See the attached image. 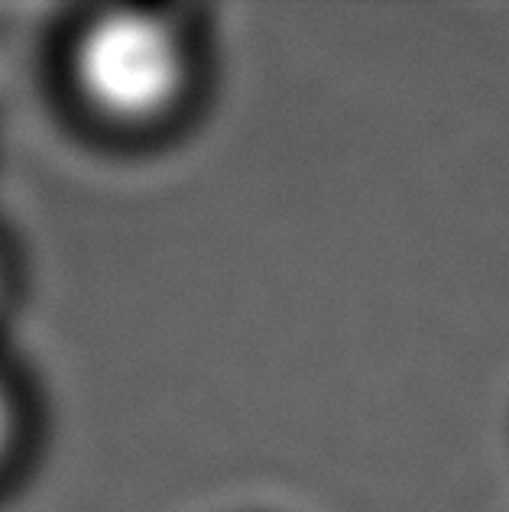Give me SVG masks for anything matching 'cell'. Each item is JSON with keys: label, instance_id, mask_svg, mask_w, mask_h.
Segmentation results:
<instances>
[{"label": "cell", "instance_id": "obj_1", "mask_svg": "<svg viewBox=\"0 0 509 512\" xmlns=\"http://www.w3.org/2000/svg\"><path fill=\"white\" fill-rule=\"evenodd\" d=\"M78 85L101 111L146 117L179 88L182 56L172 30L146 13H107L78 43Z\"/></svg>", "mask_w": 509, "mask_h": 512}, {"label": "cell", "instance_id": "obj_2", "mask_svg": "<svg viewBox=\"0 0 509 512\" xmlns=\"http://www.w3.org/2000/svg\"><path fill=\"white\" fill-rule=\"evenodd\" d=\"M7 428H10V412H7L4 393H0V448H4V441H7Z\"/></svg>", "mask_w": 509, "mask_h": 512}]
</instances>
